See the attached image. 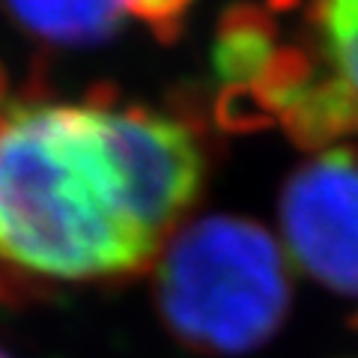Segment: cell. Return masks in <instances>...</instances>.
Wrapping results in <instances>:
<instances>
[{
  "label": "cell",
  "instance_id": "7a4b0ae2",
  "mask_svg": "<svg viewBox=\"0 0 358 358\" xmlns=\"http://www.w3.org/2000/svg\"><path fill=\"white\" fill-rule=\"evenodd\" d=\"M152 268L159 317L197 355L260 350L281 331L293 305L287 254L251 218L209 215L182 224Z\"/></svg>",
  "mask_w": 358,
  "mask_h": 358
},
{
  "label": "cell",
  "instance_id": "30bf717a",
  "mask_svg": "<svg viewBox=\"0 0 358 358\" xmlns=\"http://www.w3.org/2000/svg\"><path fill=\"white\" fill-rule=\"evenodd\" d=\"M352 322H355V329H358V317H355V320H352Z\"/></svg>",
  "mask_w": 358,
  "mask_h": 358
},
{
  "label": "cell",
  "instance_id": "ba28073f",
  "mask_svg": "<svg viewBox=\"0 0 358 358\" xmlns=\"http://www.w3.org/2000/svg\"><path fill=\"white\" fill-rule=\"evenodd\" d=\"M6 102H3V69H0V108H3Z\"/></svg>",
  "mask_w": 358,
  "mask_h": 358
},
{
  "label": "cell",
  "instance_id": "52a82bcc",
  "mask_svg": "<svg viewBox=\"0 0 358 358\" xmlns=\"http://www.w3.org/2000/svg\"><path fill=\"white\" fill-rule=\"evenodd\" d=\"M192 3L194 0H126V9L155 33V39L176 42Z\"/></svg>",
  "mask_w": 358,
  "mask_h": 358
},
{
  "label": "cell",
  "instance_id": "6da1fadb",
  "mask_svg": "<svg viewBox=\"0 0 358 358\" xmlns=\"http://www.w3.org/2000/svg\"><path fill=\"white\" fill-rule=\"evenodd\" d=\"M194 117L114 96L0 108V301L120 287L150 272L203 194Z\"/></svg>",
  "mask_w": 358,
  "mask_h": 358
},
{
  "label": "cell",
  "instance_id": "8992f818",
  "mask_svg": "<svg viewBox=\"0 0 358 358\" xmlns=\"http://www.w3.org/2000/svg\"><path fill=\"white\" fill-rule=\"evenodd\" d=\"M299 30L350 108L358 131V0H310Z\"/></svg>",
  "mask_w": 358,
  "mask_h": 358
},
{
  "label": "cell",
  "instance_id": "3957f363",
  "mask_svg": "<svg viewBox=\"0 0 358 358\" xmlns=\"http://www.w3.org/2000/svg\"><path fill=\"white\" fill-rule=\"evenodd\" d=\"M284 248L320 287L358 299V147L313 152L278 203Z\"/></svg>",
  "mask_w": 358,
  "mask_h": 358
},
{
  "label": "cell",
  "instance_id": "277c9868",
  "mask_svg": "<svg viewBox=\"0 0 358 358\" xmlns=\"http://www.w3.org/2000/svg\"><path fill=\"white\" fill-rule=\"evenodd\" d=\"M281 21L263 3H236L221 15L212 42V72L221 81V93L245 90L266 72L281 48Z\"/></svg>",
  "mask_w": 358,
  "mask_h": 358
},
{
  "label": "cell",
  "instance_id": "9c48e42d",
  "mask_svg": "<svg viewBox=\"0 0 358 358\" xmlns=\"http://www.w3.org/2000/svg\"><path fill=\"white\" fill-rule=\"evenodd\" d=\"M0 358H13V355H9V352L3 350V346H0Z\"/></svg>",
  "mask_w": 358,
  "mask_h": 358
},
{
  "label": "cell",
  "instance_id": "5b68a950",
  "mask_svg": "<svg viewBox=\"0 0 358 358\" xmlns=\"http://www.w3.org/2000/svg\"><path fill=\"white\" fill-rule=\"evenodd\" d=\"M21 30L57 48H87L122 27L126 0H3Z\"/></svg>",
  "mask_w": 358,
  "mask_h": 358
}]
</instances>
